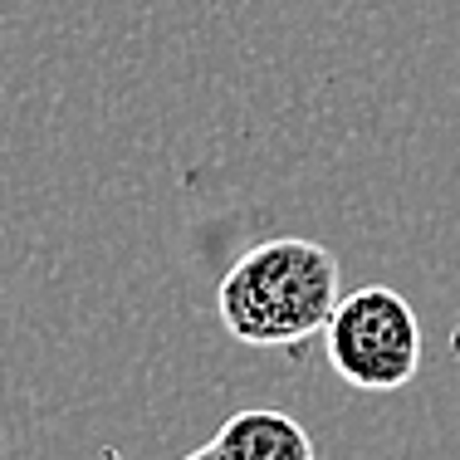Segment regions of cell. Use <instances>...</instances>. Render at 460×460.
I'll return each mask as SVG.
<instances>
[{"label": "cell", "mask_w": 460, "mask_h": 460, "mask_svg": "<svg viewBox=\"0 0 460 460\" xmlns=\"http://www.w3.org/2000/svg\"><path fill=\"white\" fill-rule=\"evenodd\" d=\"M216 309L235 343L299 348L338 309V260L319 240H265L226 270Z\"/></svg>", "instance_id": "6da1fadb"}, {"label": "cell", "mask_w": 460, "mask_h": 460, "mask_svg": "<svg viewBox=\"0 0 460 460\" xmlns=\"http://www.w3.org/2000/svg\"><path fill=\"white\" fill-rule=\"evenodd\" d=\"M328 367L358 392H397L421 367V323L416 309L387 284H367L338 299L323 328Z\"/></svg>", "instance_id": "7a4b0ae2"}, {"label": "cell", "mask_w": 460, "mask_h": 460, "mask_svg": "<svg viewBox=\"0 0 460 460\" xmlns=\"http://www.w3.org/2000/svg\"><path fill=\"white\" fill-rule=\"evenodd\" d=\"M221 460H314V436L275 407L235 411L211 436Z\"/></svg>", "instance_id": "3957f363"}, {"label": "cell", "mask_w": 460, "mask_h": 460, "mask_svg": "<svg viewBox=\"0 0 460 460\" xmlns=\"http://www.w3.org/2000/svg\"><path fill=\"white\" fill-rule=\"evenodd\" d=\"M181 460H221V456H216V446H201V451H191V456H181Z\"/></svg>", "instance_id": "277c9868"}]
</instances>
